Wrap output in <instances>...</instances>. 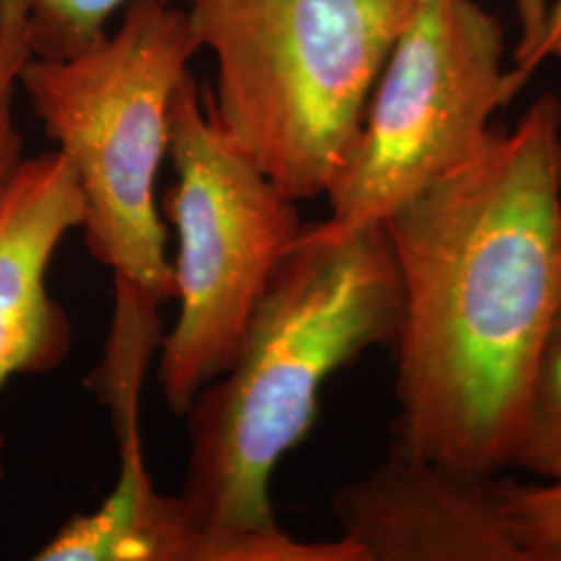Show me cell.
<instances>
[{"label":"cell","instance_id":"obj_14","mask_svg":"<svg viewBox=\"0 0 561 561\" xmlns=\"http://www.w3.org/2000/svg\"><path fill=\"white\" fill-rule=\"evenodd\" d=\"M549 59H561V0L549 2L545 25H542L541 36H539L535 50L518 69H512V80L516 83V88L520 90L522 85L533 76V71Z\"/></svg>","mask_w":561,"mask_h":561},{"label":"cell","instance_id":"obj_12","mask_svg":"<svg viewBox=\"0 0 561 561\" xmlns=\"http://www.w3.org/2000/svg\"><path fill=\"white\" fill-rule=\"evenodd\" d=\"M32 57L25 2L0 0V201L27 159L15 102L21 92V71Z\"/></svg>","mask_w":561,"mask_h":561},{"label":"cell","instance_id":"obj_3","mask_svg":"<svg viewBox=\"0 0 561 561\" xmlns=\"http://www.w3.org/2000/svg\"><path fill=\"white\" fill-rule=\"evenodd\" d=\"M198 50L187 11L131 0L101 44L69 59L32 57L21 71V92L80 185L81 229L115 277V312L159 317L175 300L154 190L171 102Z\"/></svg>","mask_w":561,"mask_h":561},{"label":"cell","instance_id":"obj_4","mask_svg":"<svg viewBox=\"0 0 561 561\" xmlns=\"http://www.w3.org/2000/svg\"><path fill=\"white\" fill-rule=\"evenodd\" d=\"M416 0H194L225 134L294 202L331 192Z\"/></svg>","mask_w":561,"mask_h":561},{"label":"cell","instance_id":"obj_5","mask_svg":"<svg viewBox=\"0 0 561 561\" xmlns=\"http://www.w3.org/2000/svg\"><path fill=\"white\" fill-rule=\"evenodd\" d=\"M175 169L164 208L178 233L173 264L180 317L159 345V382L183 416L236 360L250 319L304 222L287 198L231 140L192 73L169 111Z\"/></svg>","mask_w":561,"mask_h":561},{"label":"cell","instance_id":"obj_13","mask_svg":"<svg viewBox=\"0 0 561 561\" xmlns=\"http://www.w3.org/2000/svg\"><path fill=\"white\" fill-rule=\"evenodd\" d=\"M502 495L522 561H561V484L502 482Z\"/></svg>","mask_w":561,"mask_h":561},{"label":"cell","instance_id":"obj_10","mask_svg":"<svg viewBox=\"0 0 561 561\" xmlns=\"http://www.w3.org/2000/svg\"><path fill=\"white\" fill-rule=\"evenodd\" d=\"M505 468L561 484V337H551L542 354Z\"/></svg>","mask_w":561,"mask_h":561},{"label":"cell","instance_id":"obj_7","mask_svg":"<svg viewBox=\"0 0 561 561\" xmlns=\"http://www.w3.org/2000/svg\"><path fill=\"white\" fill-rule=\"evenodd\" d=\"M331 505L364 561H522L495 477L391 454Z\"/></svg>","mask_w":561,"mask_h":561},{"label":"cell","instance_id":"obj_16","mask_svg":"<svg viewBox=\"0 0 561 561\" xmlns=\"http://www.w3.org/2000/svg\"><path fill=\"white\" fill-rule=\"evenodd\" d=\"M553 337H561V296L560 306H558V319H556V333H553Z\"/></svg>","mask_w":561,"mask_h":561},{"label":"cell","instance_id":"obj_1","mask_svg":"<svg viewBox=\"0 0 561 561\" xmlns=\"http://www.w3.org/2000/svg\"><path fill=\"white\" fill-rule=\"evenodd\" d=\"M381 225L401 287L391 454L495 477L556 333L561 102L493 127Z\"/></svg>","mask_w":561,"mask_h":561},{"label":"cell","instance_id":"obj_2","mask_svg":"<svg viewBox=\"0 0 561 561\" xmlns=\"http://www.w3.org/2000/svg\"><path fill=\"white\" fill-rule=\"evenodd\" d=\"M401 287L382 225H304L268 283L236 360L187 419L178 495L196 520L277 535L271 482L312 431L324 382L366 350L396 341Z\"/></svg>","mask_w":561,"mask_h":561},{"label":"cell","instance_id":"obj_8","mask_svg":"<svg viewBox=\"0 0 561 561\" xmlns=\"http://www.w3.org/2000/svg\"><path fill=\"white\" fill-rule=\"evenodd\" d=\"M121 468L113 491L90 514L65 522L38 561H362L345 541H300L289 533L243 535L196 520L178 495L150 479L141 424L117 426Z\"/></svg>","mask_w":561,"mask_h":561},{"label":"cell","instance_id":"obj_15","mask_svg":"<svg viewBox=\"0 0 561 561\" xmlns=\"http://www.w3.org/2000/svg\"><path fill=\"white\" fill-rule=\"evenodd\" d=\"M516 7V15L520 23V38L516 44V57H514V67L518 69L524 60L530 57L535 50L539 36H541L549 0H512Z\"/></svg>","mask_w":561,"mask_h":561},{"label":"cell","instance_id":"obj_11","mask_svg":"<svg viewBox=\"0 0 561 561\" xmlns=\"http://www.w3.org/2000/svg\"><path fill=\"white\" fill-rule=\"evenodd\" d=\"M36 59H69L101 44L106 23L131 0H23ZM175 2V0H164ZM187 4L194 0H185Z\"/></svg>","mask_w":561,"mask_h":561},{"label":"cell","instance_id":"obj_6","mask_svg":"<svg viewBox=\"0 0 561 561\" xmlns=\"http://www.w3.org/2000/svg\"><path fill=\"white\" fill-rule=\"evenodd\" d=\"M516 92L497 15L474 0H416L327 194L331 213L322 225L340 233L381 225L470 159Z\"/></svg>","mask_w":561,"mask_h":561},{"label":"cell","instance_id":"obj_9","mask_svg":"<svg viewBox=\"0 0 561 561\" xmlns=\"http://www.w3.org/2000/svg\"><path fill=\"white\" fill-rule=\"evenodd\" d=\"M80 185L59 150L27 157L0 201V391L13 377L55 370L71 350V324L48 291V268L81 229ZM0 433V484L7 474Z\"/></svg>","mask_w":561,"mask_h":561}]
</instances>
